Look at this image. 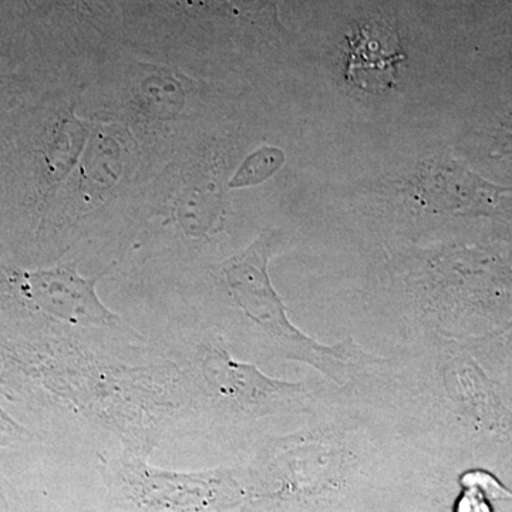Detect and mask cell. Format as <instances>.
<instances>
[{"label": "cell", "mask_w": 512, "mask_h": 512, "mask_svg": "<svg viewBox=\"0 0 512 512\" xmlns=\"http://www.w3.org/2000/svg\"><path fill=\"white\" fill-rule=\"evenodd\" d=\"M460 484L464 491L458 498L456 512H493L491 500L483 488L464 477H460Z\"/></svg>", "instance_id": "8992f818"}, {"label": "cell", "mask_w": 512, "mask_h": 512, "mask_svg": "<svg viewBox=\"0 0 512 512\" xmlns=\"http://www.w3.org/2000/svg\"><path fill=\"white\" fill-rule=\"evenodd\" d=\"M204 372L212 386L242 406H264L298 392L295 384L275 382L254 366L234 362L225 352L215 350L205 357Z\"/></svg>", "instance_id": "277c9868"}, {"label": "cell", "mask_w": 512, "mask_h": 512, "mask_svg": "<svg viewBox=\"0 0 512 512\" xmlns=\"http://www.w3.org/2000/svg\"><path fill=\"white\" fill-rule=\"evenodd\" d=\"M269 245L266 239L256 241L248 251L231 259L225 271L235 301L249 318L258 323L271 338L278 339L289 353L308 360L322 372L342 383L363 360V353L352 340L335 348L320 346L302 335L286 318L285 308L269 282Z\"/></svg>", "instance_id": "6da1fadb"}, {"label": "cell", "mask_w": 512, "mask_h": 512, "mask_svg": "<svg viewBox=\"0 0 512 512\" xmlns=\"http://www.w3.org/2000/svg\"><path fill=\"white\" fill-rule=\"evenodd\" d=\"M22 292L50 315L82 325L113 326L117 316L97 296V279H84L76 265L57 266L50 271L26 272L20 276Z\"/></svg>", "instance_id": "7a4b0ae2"}, {"label": "cell", "mask_w": 512, "mask_h": 512, "mask_svg": "<svg viewBox=\"0 0 512 512\" xmlns=\"http://www.w3.org/2000/svg\"><path fill=\"white\" fill-rule=\"evenodd\" d=\"M346 80L365 92H384L396 82L399 64L406 60L393 30L380 23H366L348 36Z\"/></svg>", "instance_id": "3957f363"}, {"label": "cell", "mask_w": 512, "mask_h": 512, "mask_svg": "<svg viewBox=\"0 0 512 512\" xmlns=\"http://www.w3.org/2000/svg\"><path fill=\"white\" fill-rule=\"evenodd\" d=\"M285 156L278 148H262L247 158L239 168L237 175L232 178L231 188L248 187L262 183L271 177L284 164Z\"/></svg>", "instance_id": "5b68a950"}, {"label": "cell", "mask_w": 512, "mask_h": 512, "mask_svg": "<svg viewBox=\"0 0 512 512\" xmlns=\"http://www.w3.org/2000/svg\"><path fill=\"white\" fill-rule=\"evenodd\" d=\"M29 433L18 423H15L8 414L3 412L0 407V448L9 446V444L16 443L28 437ZM8 488L9 485L0 473V503L3 505L8 504Z\"/></svg>", "instance_id": "52a82bcc"}]
</instances>
